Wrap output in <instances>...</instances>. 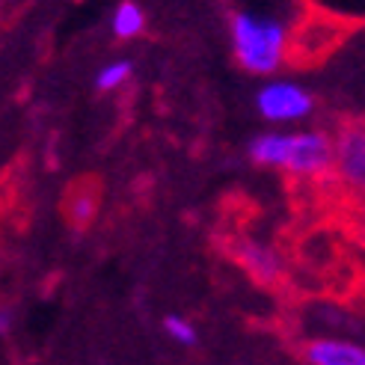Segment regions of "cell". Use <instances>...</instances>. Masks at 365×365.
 <instances>
[{
    "label": "cell",
    "instance_id": "1",
    "mask_svg": "<svg viewBox=\"0 0 365 365\" xmlns=\"http://www.w3.org/2000/svg\"><path fill=\"white\" fill-rule=\"evenodd\" d=\"M232 48L238 63L252 75H273L288 48V21L270 12L238 9L232 15Z\"/></svg>",
    "mask_w": 365,
    "mask_h": 365
},
{
    "label": "cell",
    "instance_id": "2",
    "mask_svg": "<svg viewBox=\"0 0 365 365\" xmlns=\"http://www.w3.org/2000/svg\"><path fill=\"white\" fill-rule=\"evenodd\" d=\"M250 158L262 167H279L300 175H321L336 160V143L324 134H262L250 143Z\"/></svg>",
    "mask_w": 365,
    "mask_h": 365
},
{
    "label": "cell",
    "instance_id": "3",
    "mask_svg": "<svg viewBox=\"0 0 365 365\" xmlns=\"http://www.w3.org/2000/svg\"><path fill=\"white\" fill-rule=\"evenodd\" d=\"M255 107L267 122H300L312 113V96L303 86L291 83V81H273L264 83L255 96Z\"/></svg>",
    "mask_w": 365,
    "mask_h": 365
},
{
    "label": "cell",
    "instance_id": "4",
    "mask_svg": "<svg viewBox=\"0 0 365 365\" xmlns=\"http://www.w3.org/2000/svg\"><path fill=\"white\" fill-rule=\"evenodd\" d=\"M336 167L344 181L354 187H365V131L348 128L336 140Z\"/></svg>",
    "mask_w": 365,
    "mask_h": 365
},
{
    "label": "cell",
    "instance_id": "5",
    "mask_svg": "<svg viewBox=\"0 0 365 365\" xmlns=\"http://www.w3.org/2000/svg\"><path fill=\"white\" fill-rule=\"evenodd\" d=\"M309 365H365V348L341 339H315L306 344Z\"/></svg>",
    "mask_w": 365,
    "mask_h": 365
},
{
    "label": "cell",
    "instance_id": "6",
    "mask_svg": "<svg viewBox=\"0 0 365 365\" xmlns=\"http://www.w3.org/2000/svg\"><path fill=\"white\" fill-rule=\"evenodd\" d=\"M244 262L259 279H277L279 277V255L264 244H244Z\"/></svg>",
    "mask_w": 365,
    "mask_h": 365
},
{
    "label": "cell",
    "instance_id": "7",
    "mask_svg": "<svg viewBox=\"0 0 365 365\" xmlns=\"http://www.w3.org/2000/svg\"><path fill=\"white\" fill-rule=\"evenodd\" d=\"M145 27V18H143V9L137 4H131V0H125V4L116 6L113 12V33L119 36V39H134V36H140Z\"/></svg>",
    "mask_w": 365,
    "mask_h": 365
},
{
    "label": "cell",
    "instance_id": "8",
    "mask_svg": "<svg viewBox=\"0 0 365 365\" xmlns=\"http://www.w3.org/2000/svg\"><path fill=\"white\" fill-rule=\"evenodd\" d=\"M131 63L128 60H113V63H107L101 71H98V78H96V86L101 89V93H110V89H119L128 78H131Z\"/></svg>",
    "mask_w": 365,
    "mask_h": 365
},
{
    "label": "cell",
    "instance_id": "9",
    "mask_svg": "<svg viewBox=\"0 0 365 365\" xmlns=\"http://www.w3.org/2000/svg\"><path fill=\"white\" fill-rule=\"evenodd\" d=\"M163 330H167V336L175 339L178 344H196L193 324H187L185 318H178V315H167V318H163Z\"/></svg>",
    "mask_w": 365,
    "mask_h": 365
},
{
    "label": "cell",
    "instance_id": "10",
    "mask_svg": "<svg viewBox=\"0 0 365 365\" xmlns=\"http://www.w3.org/2000/svg\"><path fill=\"white\" fill-rule=\"evenodd\" d=\"M96 214V196L93 193H78L75 202H71V220H75L78 226L89 223Z\"/></svg>",
    "mask_w": 365,
    "mask_h": 365
}]
</instances>
